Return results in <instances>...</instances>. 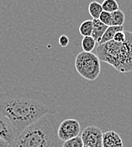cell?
I'll return each mask as SVG.
<instances>
[{
  "instance_id": "1",
  "label": "cell",
  "mask_w": 132,
  "mask_h": 147,
  "mask_svg": "<svg viewBox=\"0 0 132 147\" xmlns=\"http://www.w3.org/2000/svg\"><path fill=\"white\" fill-rule=\"evenodd\" d=\"M0 112L19 133L46 114L55 115L57 103L45 92L17 86L0 93Z\"/></svg>"
},
{
  "instance_id": "2",
  "label": "cell",
  "mask_w": 132,
  "mask_h": 147,
  "mask_svg": "<svg viewBox=\"0 0 132 147\" xmlns=\"http://www.w3.org/2000/svg\"><path fill=\"white\" fill-rule=\"evenodd\" d=\"M58 126L55 115L46 114L18 133L10 147H61Z\"/></svg>"
},
{
  "instance_id": "3",
  "label": "cell",
  "mask_w": 132,
  "mask_h": 147,
  "mask_svg": "<svg viewBox=\"0 0 132 147\" xmlns=\"http://www.w3.org/2000/svg\"><path fill=\"white\" fill-rule=\"evenodd\" d=\"M125 41L119 43L109 41L98 45L96 55L100 61L112 66L120 73L132 72V31H125Z\"/></svg>"
},
{
  "instance_id": "4",
  "label": "cell",
  "mask_w": 132,
  "mask_h": 147,
  "mask_svg": "<svg viewBox=\"0 0 132 147\" xmlns=\"http://www.w3.org/2000/svg\"><path fill=\"white\" fill-rule=\"evenodd\" d=\"M75 68L83 78L89 81L97 80L101 72L100 60L98 56L95 53L83 51L77 55Z\"/></svg>"
},
{
  "instance_id": "5",
  "label": "cell",
  "mask_w": 132,
  "mask_h": 147,
  "mask_svg": "<svg viewBox=\"0 0 132 147\" xmlns=\"http://www.w3.org/2000/svg\"><path fill=\"white\" fill-rule=\"evenodd\" d=\"M81 132V126L78 120L68 118L63 120L58 126L57 135L61 141L64 142L74 137L79 136Z\"/></svg>"
},
{
  "instance_id": "6",
  "label": "cell",
  "mask_w": 132,
  "mask_h": 147,
  "mask_svg": "<svg viewBox=\"0 0 132 147\" xmlns=\"http://www.w3.org/2000/svg\"><path fill=\"white\" fill-rule=\"evenodd\" d=\"M81 139L85 146L103 147V132L95 125H89L81 133Z\"/></svg>"
},
{
  "instance_id": "7",
  "label": "cell",
  "mask_w": 132,
  "mask_h": 147,
  "mask_svg": "<svg viewBox=\"0 0 132 147\" xmlns=\"http://www.w3.org/2000/svg\"><path fill=\"white\" fill-rule=\"evenodd\" d=\"M17 134L18 132L9 119L0 112V138L5 140L11 145Z\"/></svg>"
},
{
  "instance_id": "8",
  "label": "cell",
  "mask_w": 132,
  "mask_h": 147,
  "mask_svg": "<svg viewBox=\"0 0 132 147\" xmlns=\"http://www.w3.org/2000/svg\"><path fill=\"white\" fill-rule=\"evenodd\" d=\"M103 147H124L120 135L114 130L103 133Z\"/></svg>"
},
{
  "instance_id": "9",
  "label": "cell",
  "mask_w": 132,
  "mask_h": 147,
  "mask_svg": "<svg viewBox=\"0 0 132 147\" xmlns=\"http://www.w3.org/2000/svg\"><path fill=\"white\" fill-rule=\"evenodd\" d=\"M108 26L103 24L99 19L93 20V31L91 36L96 41L97 43H99V42L100 41L101 37L103 36Z\"/></svg>"
},
{
  "instance_id": "10",
  "label": "cell",
  "mask_w": 132,
  "mask_h": 147,
  "mask_svg": "<svg viewBox=\"0 0 132 147\" xmlns=\"http://www.w3.org/2000/svg\"><path fill=\"white\" fill-rule=\"evenodd\" d=\"M124 26H109L105 30L103 36L101 37L100 41L99 42L98 45L103 44L105 42H108L109 41H112L115 35L119 31H124Z\"/></svg>"
},
{
  "instance_id": "11",
  "label": "cell",
  "mask_w": 132,
  "mask_h": 147,
  "mask_svg": "<svg viewBox=\"0 0 132 147\" xmlns=\"http://www.w3.org/2000/svg\"><path fill=\"white\" fill-rule=\"evenodd\" d=\"M103 11L102 5L96 1H93L90 3L88 6V12L90 15L93 17V20H98Z\"/></svg>"
},
{
  "instance_id": "12",
  "label": "cell",
  "mask_w": 132,
  "mask_h": 147,
  "mask_svg": "<svg viewBox=\"0 0 132 147\" xmlns=\"http://www.w3.org/2000/svg\"><path fill=\"white\" fill-rule=\"evenodd\" d=\"M82 48L83 52L86 53H92L95 48L97 42L92 36H84L82 40Z\"/></svg>"
},
{
  "instance_id": "13",
  "label": "cell",
  "mask_w": 132,
  "mask_h": 147,
  "mask_svg": "<svg viewBox=\"0 0 132 147\" xmlns=\"http://www.w3.org/2000/svg\"><path fill=\"white\" fill-rule=\"evenodd\" d=\"M112 15V26H123L125 16L122 10L118 9L116 11L111 13Z\"/></svg>"
},
{
  "instance_id": "14",
  "label": "cell",
  "mask_w": 132,
  "mask_h": 147,
  "mask_svg": "<svg viewBox=\"0 0 132 147\" xmlns=\"http://www.w3.org/2000/svg\"><path fill=\"white\" fill-rule=\"evenodd\" d=\"M93 31V20H88L83 21L81 26H79V32L80 34L84 36H91Z\"/></svg>"
},
{
  "instance_id": "15",
  "label": "cell",
  "mask_w": 132,
  "mask_h": 147,
  "mask_svg": "<svg viewBox=\"0 0 132 147\" xmlns=\"http://www.w3.org/2000/svg\"><path fill=\"white\" fill-rule=\"evenodd\" d=\"M101 5H102L103 11L109 12V13H113L118 9H119L118 2L116 0H103Z\"/></svg>"
},
{
  "instance_id": "16",
  "label": "cell",
  "mask_w": 132,
  "mask_h": 147,
  "mask_svg": "<svg viewBox=\"0 0 132 147\" xmlns=\"http://www.w3.org/2000/svg\"><path fill=\"white\" fill-rule=\"evenodd\" d=\"M84 145L83 143V140L80 136L74 137L73 139H70L68 140H66L62 142L61 147H83Z\"/></svg>"
},
{
  "instance_id": "17",
  "label": "cell",
  "mask_w": 132,
  "mask_h": 147,
  "mask_svg": "<svg viewBox=\"0 0 132 147\" xmlns=\"http://www.w3.org/2000/svg\"><path fill=\"white\" fill-rule=\"evenodd\" d=\"M99 20L103 24H104L105 26H107L108 27L109 26H112V15H111V13L103 11L101 13L100 16H99Z\"/></svg>"
},
{
  "instance_id": "18",
  "label": "cell",
  "mask_w": 132,
  "mask_h": 147,
  "mask_svg": "<svg viewBox=\"0 0 132 147\" xmlns=\"http://www.w3.org/2000/svg\"><path fill=\"white\" fill-rule=\"evenodd\" d=\"M113 41L119 42V43H122L125 41V30L124 31H119L117 32L114 38H113Z\"/></svg>"
},
{
  "instance_id": "19",
  "label": "cell",
  "mask_w": 132,
  "mask_h": 147,
  "mask_svg": "<svg viewBox=\"0 0 132 147\" xmlns=\"http://www.w3.org/2000/svg\"><path fill=\"white\" fill-rule=\"evenodd\" d=\"M69 38H68V36H66V35H61V36H60V38H59V46L60 47H66L67 45L69 44Z\"/></svg>"
},
{
  "instance_id": "20",
  "label": "cell",
  "mask_w": 132,
  "mask_h": 147,
  "mask_svg": "<svg viewBox=\"0 0 132 147\" xmlns=\"http://www.w3.org/2000/svg\"><path fill=\"white\" fill-rule=\"evenodd\" d=\"M0 147H10V144L5 140L0 138Z\"/></svg>"
},
{
  "instance_id": "21",
  "label": "cell",
  "mask_w": 132,
  "mask_h": 147,
  "mask_svg": "<svg viewBox=\"0 0 132 147\" xmlns=\"http://www.w3.org/2000/svg\"><path fill=\"white\" fill-rule=\"evenodd\" d=\"M83 147H88V146H83Z\"/></svg>"
}]
</instances>
